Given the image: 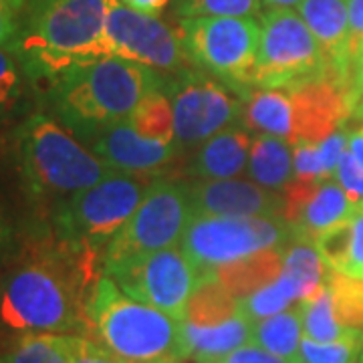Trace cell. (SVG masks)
Here are the masks:
<instances>
[{
	"label": "cell",
	"instance_id": "obj_1",
	"mask_svg": "<svg viewBox=\"0 0 363 363\" xmlns=\"http://www.w3.org/2000/svg\"><path fill=\"white\" fill-rule=\"evenodd\" d=\"M104 255L52 230L26 242L0 279V333L85 335V309ZM11 339V341H13Z\"/></svg>",
	"mask_w": 363,
	"mask_h": 363
},
{
	"label": "cell",
	"instance_id": "obj_2",
	"mask_svg": "<svg viewBox=\"0 0 363 363\" xmlns=\"http://www.w3.org/2000/svg\"><path fill=\"white\" fill-rule=\"evenodd\" d=\"M116 0H26L13 51L26 75L51 83L69 67L104 59L105 21Z\"/></svg>",
	"mask_w": 363,
	"mask_h": 363
},
{
	"label": "cell",
	"instance_id": "obj_3",
	"mask_svg": "<svg viewBox=\"0 0 363 363\" xmlns=\"http://www.w3.org/2000/svg\"><path fill=\"white\" fill-rule=\"evenodd\" d=\"M169 79L135 61L104 57L69 67L49 83L51 104L63 125L77 138L123 121L143 99L168 87Z\"/></svg>",
	"mask_w": 363,
	"mask_h": 363
},
{
	"label": "cell",
	"instance_id": "obj_4",
	"mask_svg": "<svg viewBox=\"0 0 363 363\" xmlns=\"http://www.w3.org/2000/svg\"><path fill=\"white\" fill-rule=\"evenodd\" d=\"M125 363H184L190 351L184 321L128 297L101 277L85 309V335Z\"/></svg>",
	"mask_w": 363,
	"mask_h": 363
},
{
	"label": "cell",
	"instance_id": "obj_5",
	"mask_svg": "<svg viewBox=\"0 0 363 363\" xmlns=\"http://www.w3.org/2000/svg\"><path fill=\"white\" fill-rule=\"evenodd\" d=\"M18 162L26 186L37 196H73L113 169L55 117L37 113L18 131Z\"/></svg>",
	"mask_w": 363,
	"mask_h": 363
},
{
	"label": "cell",
	"instance_id": "obj_6",
	"mask_svg": "<svg viewBox=\"0 0 363 363\" xmlns=\"http://www.w3.org/2000/svg\"><path fill=\"white\" fill-rule=\"evenodd\" d=\"M160 174L109 172L104 180L69 196L55 214V233L104 255L107 245L140 208Z\"/></svg>",
	"mask_w": 363,
	"mask_h": 363
},
{
	"label": "cell",
	"instance_id": "obj_7",
	"mask_svg": "<svg viewBox=\"0 0 363 363\" xmlns=\"http://www.w3.org/2000/svg\"><path fill=\"white\" fill-rule=\"evenodd\" d=\"M178 37L194 69L210 73L242 99L247 97L259 52L260 23L257 16L182 18Z\"/></svg>",
	"mask_w": 363,
	"mask_h": 363
},
{
	"label": "cell",
	"instance_id": "obj_8",
	"mask_svg": "<svg viewBox=\"0 0 363 363\" xmlns=\"http://www.w3.org/2000/svg\"><path fill=\"white\" fill-rule=\"evenodd\" d=\"M259 23V52L250 75V91L297 89L329 79L323 51L297 11H264Z\"/></svg>",
	"mask_w": 363,
	"mask_h": 363
},
{
	"label": "cell",
	"instance_id": "obj_9",
	"mask_svg": "<svg viewBox=\"0 0 363 363\" xmlns=\"http://www.w3.org/2000/svg\"><path fill=\"white\" fill-rule=\"evenodd\" d=\"M291 238V228L283 218L194 214L180 245L202 279L248 255L285 247Z\"/></svg>",
	"mask_w": 363,
	"mask_h": 363
},
{
	"label": "cell",
	"instance_id": "obj_10",
	"mask_svg": "<svg viewBox=\"0 0 363 363\" xmlns=\"http://www.w3.org/2000/svg\"><path fill=\"white\" fill-rule=\"evenodd\" d=\"M194 216L190 188L160 176L125 226L104 252V267L119 260L178 247Z\"/></svg>",
	"mask_w": 363,
	"mask_h": 363
},
{
	"label": "cell",
	"instance_id": "obj_11",
	"mask_svg": "<svg viewBox=\"0 0 363 363\" xmlns=\"http://www.w3.org/2000/svg\"><path fill=\"white\" fill-rule=\"evenodd\" d=\"M104 274L140 303L186 321V309L198 286L200 272L178 247L156 250L104 267Z\"/></svg>",
	"mask_w": 363,
	"mask_h": 363
},
{
	"label": "cell",
	"instance_id": "obj_12",
	"mask_svg": "<svg viewBox=\"0 0 363 363\" xmlns=\"http://www.w3.org/2000/svg\"><path fill=\"white\" fill-rule=\"evenodd\" d=\"M166 95L172 101L174 130L180 145H196L218 131L233 128L245 111V99L218 79L188 69L169 79Z\"/></svg>",
	"mask_w": 363,
	"mask_h": 363
},
{
	"label": "cell",
	"instance_id": "obj_13",
	"mask_svg": "<svg viewBox=\"0 0 363 363\" xmlns=\"http://www.w3.org/2000/svg\"><path fill=\"white\" fill-rule=\"evenodd\" d=\"M105 47L109 57H119L152 67L160 73L180 75L192 69L180 37L156 16L138 13L116 0L105 21Z\"/></svg>",
	"mask_w": 363,
	"mask_h": 363
},
{
	"label": "cell",
	"instance_id": "obj_14",
	"mask_svg": "<svg viewBox=\"0 0 363 363\" xmlns=\"http://www.w3.org/2000/svg\"><path fill=\"white\" fill-rule=\"evenodd\" d=\"M194 214L236 218H283V192L248 180H196L188 184Z\"/></svg>",
	"mask_w": 363,
	"mask_h": 363
},
{
	"label": "cell",
	"instance_id": "obj_15",
	"mask_svg": "<svg viewBox=\"0 0 363 363\" xmlns=\"http://www.w3.org/2000/svg\"><path fill=\"white\" fill-rule=\"evenodd\" d=\"M83 142L113 172L157 174V169L168 166L178 154V143L147 140L131 128L128 119L105 125Z\"/></svg>",
	"mask_w": 363,
	"mask_h": 363
},
{
	"label": "cell",
	"instance_id": "obj_16",
	"mask_svg": "<svg viewBox=\"0 0 363 363\" xmlns=\"http://www.w3.org/2000/svg\"><path fill=\"white\" fill-rule=\"evenodd\" d=\"M293 101V143H321L350 119L347 91L331 79L286 89Z\"/></svg>",
	"mask_w": 363,
	"mask_h": 363
},
{
	"label": "cell",
	"instance_id": "obj_17",
	"mask_svg": "<svg viewBox=\"0 0 363 363\" xmlns=\"http://www.w3.org/2000/svg\"><path fill=\"white\" fill-rule=\"evenodd\" d=\"M295 11L319 43L329 79L347 91L351 79L347 0H303Z\"/></svg>",
	"mask_w": 363,
	"mask_h": 363
},
{
	"label": "cell",
	"instance_id": "obj_18",
	"mask_svg": "<svg viewBox=\"0 0 363 363\" xmlns=\"http://www.w3.org/2000/svg\"><path fill=\"white\" fill-rule=\"evenodd\" d=\"M250 133L245 128H226L200 143L186 172L196 180H228L247 169Z\"/></svg>",
	"mask_w": 363,
	"mask_h": 363
},
{
	"label": "cell",
	"instance_id": "obj_19",
	"mask_svg": "<svg viewBox=\"0 0 363 363\" xmlns=\"http://www.w3.org/2000/svg\"><path fill=\"white\" fill-rule=\"evenodd\" d=\"M184 333L190 359H194L196 363H206L250 343L252 321L245 313L238 311L233 319L214 327H196L184 321Z\"/></svg>",
	"mask_w": 363,
	"mask_h": 363
},
{
	"label": "cell",
	"instance_id": "obj_20",
	"mask_svg": "<svg viewBox=\"0 0 363 363\" xmlns=\"http://www.w3.org/2000/svg\"><path fill=\"white\" fill-rule=\"evenodd\" d=\"M285 264V248H267L245 259H238L224 264L214 272L216 279L226 286L234 297L247 298L255 291L277 281Z\"/></svg>",
	"mask_w": 363,
	"mask_h": 363
},
{
	"label": "cell",
	"instance_id": "obj_21",
	"mask_svg": "<svg viewBox=\"0 0 363 363\" xmlns=\"http://www.w3.org/2000/svg\"><path fill=\"white\" fill-rule=\"evenodd\" d=\"M248 130L293 143V101L286 89H252L245 97Z\"/></svg>",
	"mask_w": 363,
	"mask_h": 363
},
{
	"label": "cell",
	"instance_id": "obj_22",
	"mask_svg": "<svg viewBox=\"0 0 363 363\" xmlns=\"http://www.w3.org/2000/svg\"><path fill=\"white\" fill-rule=\"evenodd\" d=\"M291 143L281 138L257 133L250 143L247 172L252 180L269 190H285L295 180V162Z\"/></svg>",
	"mask_w": 363,
	"mask_h": 363
},
{
	"label": "cell",
	"instance_id": "obj_23",
	"mask_svg": "<svg viewBox=\"0 0 363 363\" xmlns=\"http://www.w3.org/2000/svg\"><path fill=\"white\" fill-rule=\"evenodd\" d=\"M285 264L281 279L293 291L295 301H305L325 283L327 267L313 240L291 238L285 247Z\"/></svg>",
	"mask_w": 363,
	"mask_h": 363
},
{
	"label": "cell",
	"instance_id": "obj_24",
	"mask_svg": "<svg viewBox=\"0 0 363 363\" xmlns=\"http://www.w3.org/2000/svg\"><path fill=\"white\" fill-rule=\"evenodd\" d=\"M240 311V301L222 285L216 274H206L198 281L186 309V323L196 327H214L233 319Z\"/></svg>",
	"mask_w": 363,
	"mask_h": 363
},
{
	"label": "cell",
	"instance_id": "obj_25",
	"mask_svg": "<svg viewBox=\"0 0 363 363\" xmlns=\"http://www.w3.org/2000/svg\"><path fill=\"white\" fill-rule=\"evenodd\" d=\"M301 315L295 311H281L267 319L252 323V343L272 355L285 359L286 363L301 362Z\"/></svg>",
	"mask_w": 363,
	"mask_h": 363
},
{
	"label": "cell",
	"instance_id": "obj_26",
	"mask_svg": "<svg viewBox=\"0 0 363 363\" xmlns=\"http://www.w3.org/2000/svg\"><path fill=\"white\" fill-rule=\"evenodd\" d=\"M298 315H301V323L305 337L319 341V343H329V341H339V339L347 337L353 329H347L345 325L335 315L333 309V297L327 285H321L311 297L301 301L298 305Z\"/></svg>",
	"mask_w": 363,
	"mask_h": 363
},
{
	"label": "cell",
	"instance_id": "obj_27",
	"mask_svg": "<svg viewBox=\"0 0 363 363\" xmlns=\"http://www.w3.org/2000/svg\"><path fill=\"white\" fill-rule=\"evenodd\" d=\"M128 121L133 130L147 140L164 143L176 142L174 111H172V101L166 95V91L154 93L147 99H143L140 107L128 117Z\"/></svg>",
	"mask_w": 363,
	"mask_h": 363
},
{
	"label": "cell",
	"instance_id": "obj_28",
	"mask_svg": "<svg viewBox=\"0 0 363 363\" xmlns=\"http://www.w3.org/2000/svg\"><path fill=\"white\" fill-rule=\"evenodd\" d=\"M325 285L331 291L333 309L341 325L363 331V279H353L327 269Z\"/></svg>",
	"mask_w": 363,
	"mask_h": 363
},
{
	"label": "cell",
	"instance_id": "obj_29",
	"mask_svg": "<svg viewBox=\"0 0 363 363\" xmlns=\"http://www.w3.org/2000/svg\"><path fill=\"white\" fill-rule=\"evenodd\" d=\"M0 363H67L57 335H25L0 351Z\"/></svg>",
	"mask_w": 363,
	"mask_h": 363
},
{
	"label": "cell",
	"instance_id": "obj_30",
	"mask_svg": "<svg viewBox=\"0 0 363 363\" xmlns=\"http://www.w3.org/2000/svg\"><path fill=\"white\" fill-rule=\"evenodd\" d=\"M363 350V331L353 329L347 337L319 343L309 337L301 339L298 363H355Z\"/></svg>",
	"mask_w": 363,
	"mask_h": 363
},
{
	"label": "cell",
	"instance_id": "obj_31",
	"mask_svg": "<svg viewBox=\"0 0 363 363\" xmlns=\"http://www.w3.org/2000/svg\"><path fill=\"white\" fill-rule=\"evenodd\" d=\"M315 247L321 255V260L329 271L345 274L350 269L351 247H353V220H345L333 224L315 238Z\"/></svg>",
	"mask_w": 363,
	"mask_h": 363
},
{
	"label": "cell",
	"instance_id": "obj_32",
	"mask_svg": "<svg viewBox=\"0 0 363 363\" xmlns=\"http://www.w3.org/2000/svg\"><path fill=\"white\" fill-rule=\"evenodd\" d=\"M291 303H295V297H293L291 289L285 285V281L279 277L277 281L255 291L247 298H240V311L255 323V321L285 311Z\"/></svg>",
	"mask_w": 363,
	"mask_h": 363
},
{
	"label": "cell",
	"instance_id": "obj_33",
	"mask_svg": "<svg viewBox=\"0 0 363 363\" xmlns=\"http://www.w3.org/2000/svg\"><path fill=\"white\" fill-rule=\"evenodd\" d=\"M260 0H176L174 9L182 18L196 16H257Z\"/></svg>",
	"mask_w": 363,
	"mask_h": 363
},
{
	"label": "cell",
	"instance_id": "obj_34",
	"mask_svg": "<svg viewBox=\"0 0 363 363\" xmlns=\"http://www.w3.org/2000/svg\"><path fill=\"white\" fill-rule=\"evenodd\" d=\"M25 67L16 52L0 47V119L13 113L25 91Z\"/></svg>",
	"mask_w": 363,
	"mask_h": 363
},
{
	"label": "cell",
	"instance_id": "obj_35",
	"mask_svg": "<svg viewBox=\"0 0 363 363\" xmlns=\"http://www.w3.org/2000/svg\"><path fill=\"white\" fill-rule=\"evenodd\" d=\"M67 363H125L83 335H57Z\"/></svg>",
	"mask_w": 363,
	"mask_h": 363
},
{
	"label": "cell",
	"instance_id": "obj_36",
	"mask_svg": "<svg viewBox=\"0 0 363 363\" xmlns=\"http://www.w3.org/2000/svg\"><path fill=\"white\" fill-rule=\"evenodd\" d=\"M335 178L341 184V188L350 194L353 202H362L363 200V166L351 156V152L347 150L341 162H339Z\"/></svg>",
	"mask_w": 363,
	"mask_h": 363
},
{
	"label": "cell",
	"instance_id": "obj_37",
	"mask_svg": "<svg viewBox=\"0 0 363 363\" xmlns=\"http://www.w3.org/2000/svg\"><path fill=\"white\" fill-rule=\"evenodd\" d=\"M351 71L363 61V0H347Z\"/></svg>",
	"mask_w": 363,
	"mask_h": 363
},
{
	"label": "cell",
	"instance_id": "obj_38",
	"mask_svg": "<svg viewBox=\"0 0 363 363\" xmlns=\"http://www.w3.org/2000/svg\"><path fill=\"white\" fill-rule=\"evenodd\" d=\"M351 220H353V247H351L350 269L345 274L353 279H363V200L355 202Z\"/></svg>",
	"mask_w": 363,
	"mask_h": 363
},
{
	"label": "cell",
	"instance_id": "obj_39",
	"mask_svg": "<svg viewBox=\"0 0 363 363\" xmlns=\"http://www.w3.org/2000/svg\"><path fill=\"white\" fill-rule=\"evenodd\" d=\"M206 363H286L285 359H281V357H277V355H272L271 351L262 350L260 345L257 343H247V345H242V347H238V350L230 351V353H226V355H222L218 359H212V362Z\"/></svg>",
	"mask_w": 363,
	"mask_h": 363
},
{
	"label": "cell",
	"instance_id": "obj_40",
	"mask_svg": "<svg viewBox=\"0 0 363 363\" xmlns=\"http://www.w3.org/2000/svg\"><path fill=\"white\" fill-rule=\"evenodd\" d=\"M347 105H350V119L363 121V61L351 71Z\"/></svg>",
	"mask_w": 363,
	"mask_h": 363
},
{
	"label": "cell",
	"instance_id": "obj_41",
	"mask_svg": "<svg viewBox=\"0 0 363 363\" xmlns=\"http://www.w3.org/2000/svg\"><path fill=\"white\" fill-rule=\"evenodd\" d=\"M18 14H14L2 0H0V47L13 49L16 33H18Z\"/></svg>",
	"mask_w": 363,
	"mask_h": 363
},
{
	"label": "cell",
	"instance_id": "obj_42",
	"mask_svg": "<svg viewBox=\"0 0 363 363\" xmlns=\"http://www.w3.org/2000/svg\"><path fill=\"white\" fill-rule=\"evenodd\" d=\"M13 257V236H11L9 226L0 218V279L6 271V267L11 264Z\"/></svg>",
	"mask_w": 363,
	"mask_h": 363
},
{
	"label": "cell",
	"instance_id": "obj_43",
	"mask_svg": "<svg viewBox=\"0 0 363 363\" xmlns=\"http://www.w3.org/2000/svg\"><path fill=\"white\" fill-rule=\"evenodd\" d=\"M123 4H128L130 9L138 11V13L150 14V16H157L166 6L169 0H121Z\"/></svg>",
	"mask_w": 363,
	"mask_h": 363
},
{
	"label": "cell",
	"instance_id": "obj_44",
	"mask_svg": "<svg viewBox=\"0 0 363 363\" xmlns=\"http://www.w3.org/2000/svg\"><path fill=\"white\" fill-rule=\"evenodd\" d=\"M350 152L351 156L355 157L363 166V131L362 128L350 133Z\"/></svg>",
	"mask_w": 363,
	"mask_h": 363
},
{
	"label": "cell",
	"instance_id": "obj_45",
	"mask_svg": "<svg viewBox=\"0 0 363 363\" xmlns=\"http://www.w3.org/2000/svg\"><path fill=\"white\" fill-rule=\"evenodd\" d=\"M267 11H279V9H297L303 0H260Z\"/></svg>",
	"mask_w": 363,
	"mask_h": 363
},
{
	"label": "cell",
	"instance_id": "obj_46",
	"mask_svg": "<svg viewBox=\"0 0 363 363\" xmlns=\"http://www.w3.org/2000/svg\"><path fill=\"white\" fill-rule=\"evenodd\" d=\"M11 11H13L14 14H18L23 9H25V4H26V0H2Z\"/></svg>",
	"mask_w": 363,
	"mask_h": 363
},
{
	"label": "cell",
	"instance_id": "obj_47",
	"mask_svg": "<svg viewBox=\"0 0 363 363\" xmlns=\"http://www.w3.org/2000/svg\"><path fill=\"white\" fill-rule=\"evenodd\" d=\"M362 363H363V357H362Z\"/></svg>",
	"mask_w": 363,
	"mask_h": 363
},
{
	"label": "cell",
	"instance_id": "obj_48",
	"mask_svg": "<svg viewBox=\"0 0 363 363\" xmlns=\"http://www.w3.org/2000/svg\"><path fill=\"white\" fill-rule=\"evenodd\" d=\"M362 131H363V128H362Z\"/></svg>",
	"mask_w": 363,
	"mask_h": 363
}]
</instances>
